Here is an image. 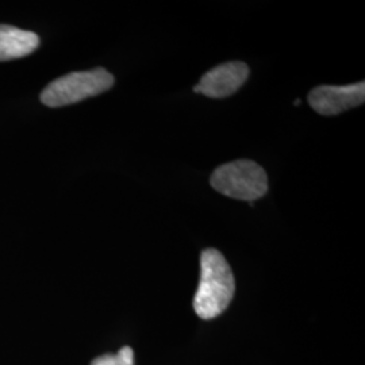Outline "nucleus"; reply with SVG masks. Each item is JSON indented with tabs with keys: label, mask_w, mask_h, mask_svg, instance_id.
Listing matches in <instances>:
<instances>
[{
	"label": "nucleus",
	"mask_w": 365,
	"mask_h": 365,
	"mask_svg": "<svg viewBox=\"0 0 365 365\" xmlns=\"http://www.w3.org/2000/svg\"><path fill=\"white\" fill-rule=\"evenodd\" d=\"M235 276L229 262L217 249H206L200 256V282L194 298V310L202 319L221 315L235 297Z\"/></svg>",
	"instance_id": "1"
},
{
	"label": "nucleus",
	"mask_w": 365,
	"mask_h": 365,
	"mask_svg": "<svg viewBox=\"0 0 365 365\" xmlns=\"http://www.w3.org/2000/svg\"><path fill=\"white\" fill-rule=\"evenodd\" d=\"M210 182L222 195L245 202H255L268 191L267 172L252 160L223 164L212 172Z\"/></svg>",
	"instance_id": "2"
},
{
	"label": "nucleus",
	"mask_w": 365,
	"mask_h": 365,
	"mask_svg": "<svg viewBox=\"0 0 365 365\" xmlns=\"http://www.w3.org/2000/svg\"><path fill=\"white\" fill-rule=\"evenodd\" d=\"M114 76L103 68L72 72L56 78L41 92V102L48 107L73 105L101 95L114 86Z\"/></svg>",
	"instance_id": "3"
},
{
	"label": "nucleus",
	"mask_w": 365,
	"mask_h": 365,
	"mask_svg": "<svg viewBox=\"0 0 365 365\" xmlns=\"http://www.w3.org/2000/svg\"><path fill=\"white\" fill-rule=\"evenodd\" d=\"M364 101V81L349 86H319L309 93V105L325 117L339 115L342 111L363 105Z\"/></svg>",
	"instance_id": "4"
},
{
	"label": "nucleus",
	"mask_w": 365,
	"mask_h": 365,
	"mask_svg": "<svg viewBox=\"0 0 365 365\" xmlns=\"http://www.w3.org/2000/svg\"><path fill=\"white\" fill-rule=\"evenodd\" d=\"M249 76V66L241 61H230L209 71L194 87V92L221 99L238 91Z\"/></svg>",
	"instance_id": "5"
},
{
	"label": "nucleus",
	"mask_w": 365,
	"mask_h": 365,
	"mask_svg": "<svg viewBox=\"0 0 365 365\" xmlns=\"http://www.w3.org/2000/svg\"><path fill=\"white\" fill-rule=\"evenodd\" d=\"M39 45V37L10 25H0V61H9L29 56Z\"/></svg>",
	"instance_id": "6"
},
{
	"label": "nucleus",
	"mask_w": 365,
	"mask_h": 365,
	"mask_svg": "<svg viewBox=\"0 0 365 365\" xmlns=\"http://www.w3.org/2000/svg\"><path fill=\"white\" fill-rule=\"evenodd\" d=\"M91 365H134V352L130 346H123L117 354H103L92 361Z\"/></svg>",
	"instance_id": "7"
},
{
	"label": "nucleus",
	"mask_w": 365,
	"mask_h": 365,
	"mask_svg": "<svg viewBox=\"0 0 365 365\" xmlns=\"http://www.w3.org/2000/svg\"><path fill=\"white\" fill-rule=\"evenodd\" d=\"M295 105H297V106L300 105V99H298V101H297V102H295Z\"/></svg>",
	"instance_id": "8"
}]
</instances>
